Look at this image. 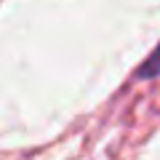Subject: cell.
Masks as SVG:
<instances>
[{
	"label": "cell",
	"mask_w": 160,
	"mask_h": 160,
	"mask_svg": "<svg viewBox=\"0 0 160 160\" xmlns=\"http://www.w3.org/2000/svg\"><path fill=\"white\" fill-rule=\"evenodd\" d=\"M158 75H160V46L155 48V53H149V59L139 69V78H158Z\"/></svg>",
	"instance_id": "1"
}]
</instances>
